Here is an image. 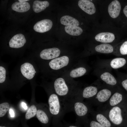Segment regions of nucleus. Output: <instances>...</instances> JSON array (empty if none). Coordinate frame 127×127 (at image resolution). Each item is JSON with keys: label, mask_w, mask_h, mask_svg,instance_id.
<instances>
[{"label": "nucleus", "mask_w": 127, "mask_h": 127, "mask_svg": "<svg viewBox=\"0 0 127 127\" xmlns=\"http://www.w3.org/2000/svg\"><path fill=\"white\" fill-rule=\"evenodd\" d=\"M60 99L56 94L53 93L50 96L48 100L50 113L57 117L58 127L60 124V116L61 115L63 111Z\"/></svg>", "instance_id": "obj_1"}, {"label": "nucleus", "mask_w": 127, "mask_h": 127, "mask_svg": "<svg viewBox=\"0 0 127 127\" xmlns=\"http://www.w3.org/2000/svg\"><path fill=\"white\" fill-rule=\"evenodd\" d=\"M54 87L56 94L60 98H67L69 93V89L63 78L57 79L54 82Z\"/></svg>", "instance_id": "obj_2"}, {"label": "nucleus", "mask_w": 127, "mask_h": 127, "mask_svg": "<svg viewBox=\"0 0 127 127\" xmlns=\"http://www.w3.org/2000/svg\"><path fill=\"white\" fill-rule=\"evenodd\" d=\"M69 61L68 57L63 56L52 60L49 65L52 69L56 70L60 69L67 65Z\"/></svg>", "instance_id": "obj_3"}, {"label": "nucleus", "mask_w": 127, "mask_h": 127, "mask_svg": "<svg viewBox=\"0 0 127 127\" xmlns=\"http://www.w3.org/2000/svg\"><path fill=\"white\" fill-rule=\"evenodd\" d=\"M109 117L110 121L114 124L118 125L121 124L123 118L121 108L118 106L113 107L109 112Z\"/></svg>", "instance_id": "obj_4"}, {"label": "nucleus", "mask_w": 127, "mask_h": 127, "mask_svg": "<svg viewBox=\"0 0 127 127\" xmlns=\"http://www.w3.org/2000/svg\"><path fill=\"white\" fill-rule=\"evenodd\" d=\"M52 26V22L50 20L45 19L37 22L34 25L33 28L36 32L43 33L49 30Z\"/></svg>", "instance_id": "obj_5"}, {"label": "nucleus", "mask_w": 127, "mask_h": 127, "mask_svg": "<svg viewBox=\"0 0 127 127\" xmlns=\"http://www.w3.org/2000/svg\"><path fill=\"white\" fill-rule=\"evenodd\" d=\"M60 53V50L59 48H53L43 50L40 52V56L43 59L49 60L58 57Z\"/></svg>", "instance_id": "obj_6"}, {"label": "nucleus", "mask_w": 127, "mask_h": 127, "mask_svg": "<svg viewBox=\"0 0 127 127\" xmlns=\"http://www.w3.org/2000/svg\"><path fill=\"white\" fill-rule=\"evenodd\" d=\"M74 101L72 107L77 116L81 117L86 115L88 111V108L86 105L77 99Z\"/></svg>", "instance_id": "obj_7"}, {"label": "nucleus", "mask_w": 127, "mask_h": 127, "mask_svg": "<svg viewBox=\"0 0 127 127\" xmlns=\"http://www.w3.org/2000/svg\"><path fill=\"white\" fill-rule=\"evenodd\" d=\"M26 40L24 35L18 34L14 35L10 40L9 42L10 47L18 48L23 46L25 43Z\"/></svg>", "instance_id": "obj_8"}, {"label": "nucleus", "mask_w": 127, "mask_h": 127, "mask_svg": "<svg viewBox=\"0 0 127 127\" xmlns=\"http://www.w3.org/2000/svg\"><path fill=\"white\" fill-rule=\"evenodd\" d=\"M20 71L23 75L29 79L33 78L36 72L33 65L28 63H25L21 65Z\"/></svg>", "instance_id": "obj_9"}, {"label": "nucleus", "mask_w": 127, "mask_h": 127, "mask_svg": "<svg viewBox=\"0 0 127 127\" xmlns=\"http://www.w3.org/2000/svg\"><path fill=\"white\" fill-rule=\"evenodd\" d=\"M121 9V6L118 0L112 1L109 4L108 11L109 15L113 18H117L119 15Z\"/></svg>", "instance_id": "obj_10"}, {"label": "nucleus", "mask_w": 127, "mask_h": 127, "mask_svg": "<svg viewBox=\"0 0 127 127\" xmlns=\"http://www.w3.org/2000/svg\"><path fill=\"white\" fill-rule=\"evenodd\" d=\"M78 5L81 9L88 14L92 15L95 12L96 8L94 4L89 0H79Z\"/></svg>", "instance_id": "obj_11"}, {"label": "nucleus", "mask_w": 127, "mask_h": 127, "mask_svg": "<svg viewBox=\"0 0 127 127\" xmlns=\"http://www.w3.org/2000/svg\"><path fill=\"white\" fill-rule=\"evenodd\" d=\"M115 38L114 35L112 33L109 32L99 33L95 37V40L97 41L105 43H111Z\"/></svg>", "instance_id": "obj_12"}, {"label": "nucleus", "mask_w": 127, "mask_h": 127, "mask_svg": "<svg viewBox=\"0 0 127 127\" xmlns=\"http://www.w3.org/2000/svg\"><path fill=\"white\" fill-rule=\"evenodd\" d=\"M12 9L16 12H23L28 11L30 8L29 4L26 2H15L12 5Z\"/></svg>", "instance_id": "obj_13"}, {"label": "nucleus", "mask_w": 127, "mask_h": 127, "mask_svg": "<svg viewBox=\"0 0 127 127\" xmlns=\"http://www.w3.org/2000/svg\"><path fill=\"white\" fill-rule=\"evenodd\" d=\"M49 5V3L47 1L35 0L33 2V9L35 12L39 13L44 10Z\"/></svg>", "instance_id": "obj_14"}, {"label": "nucleus", "mask_w": 127, "mask_h": 127, "mask_svg": "<svg viewBox=\"0 0 127 127\" xmlns=\"http://www.w3.org/2000/svg\"><path fill=\"white\" fill-rule=\"evenodd\" d=\"M61 24L66 26H78L79 25V21L76 19L70 16L66 15L63 16L60 18Z\"/></svg>", "instance_id": "obj_15"}, {"label": "nucleus", "mask_w": 127, "mask_h": 127, "mask_svg": "<svg viewBox=\"0 0 127 127\" xmlns=\"http://www.w3.org/2000/svg\"><path fill=\"white\" fill-rule=\"evenodd\" d=\"M95 49L96 52L105 54L111 53L113 51V46L107 43H104L98 45L95 47Z\"/></svg>", "instance_id": "obj_16"}, {"label": "nucleus", "mask_w": 127, "mask_h": 127, "mask_svg": "<svg viewBox=\"0 0 127 127\" xmlns=\"http://www.w3.org/2000/svg\"><path fill=\"white\" fill-rule=\"evenodd\" d=\"M111 92L107 89H104L100 90L97 94L96 98L98 101L101 102L107 101L110 97Z\"/></svg>", "instance_id": "obj_17"}, {"label": "nucleus", "mask_w": 127, "mask_h": 127, "mask_svg": "<svg viewBox=\"0 0 127 127\" xmlns=\"http://www.w3.org/2000/svg\"><path fill=\"white\" fill-rule=\"evenodd\" d=\"M66 32L72 36H78L80 35L83 30L79 27L75 26H66L64 28Z\"/></svg>", "instance_id": "obj_18"}, {"label": "nucleus", "mask_w": 127, "mask_h": 127, "mask_svg": "<svg viewBox=\"0 0 127 127\" xmlns=\"http://www.w3.org/2000/svg\"><path fill=\"white\" fill-rule=\"evenodd\" d=\"M97 92V88L93 86H89L85 88L82 93V96L85 98L91 97L96 94Z\"/></svg>", "instance_id": "obj_19"}, {"label": "nucleus", "mask_w": 127, "mask_h": 127, "mask_svg": "<svg viewBox=\"0 0 127 127\" xmlns=\"http://www.w3.org/2000/svg\"><path fill=\"white\" fill-rule=\"evenodd\" d=\"M100 77L102 80L108 84L114 85L117 83V81L115 78L109 72L104 73L101 75Z\"/></svg>", "instance_id": "obj_20"}, {"label": "nucleus", "mask_w": 127, "mask_h": 127, "mask_svg": "<svg viewBox=\"0 0 127 127\" xmlns=\"http://www.w3.org/2000/svg\"><path fill=\"white\" fill-rule=\"evenodd\" d=\"M126 63V61L124 58H117L111 60L110 65L112 68L116 69L123 67L125 64Z\"/></svg>", "instance_id": "obj_21"}, {"label": "nucleus", "mask_w": 127, "mask_h": 127, "mask_svg": "<svg viewBox=\"0 0 127 127\" xmlns=\"http://www.w3.org/2000/svg\"><path fill=\"white\" fill-rule=\"evenodd\" d=\"M86 72V70L85 68L80 67L72 70L70 72V75L72 78H77L83 75Z\"/></svg>", "instance_id": "obj_22"}, {"label": "nucleus", "mask_w": 127, "mask_h": 127, "mask_svg": "<svg viewBox=\"0 0 127 127\" xmlns=\"http://www.w3.org/2000/svg\"><path fill=\"white\" fill-rule=\"evenodd\" d=\"M38 119L42 123L47 124L49 122L48 117L46 113L43 110L39 109L37 110L36 114Z\"/></svg>", "instance_id": "obj_23"}, {"label": "nucleus", "mask_w": 127, "mask_h": 127, "mask_svg": "<svg viewBox=\"0 0 127 127\" xmlns=\"http://www.w3.org/2000/svg\"><path fill=\"white\" fill-rule=\"evenodd\" d=\"M122 95L121 94L116 92L111 97L109 101L110 104L111 106H113L117 105L122 101Z\"/></svg>", "instance_id": "obj_24"}, {"label": "nucleus", "mask_w": 127, "mask_h": 127, "mask_svg": "<svg viewBox=\"0 0 127 127\" xmlns=\"http://www.w3.org/2000/svg\"><path fill=\"white\" fill-rule=\"evenodd\" d=\"M96 119L99 123L105 127H111V124L110 122L103 115L98 114L96 115Z\"/></svg>", "instance_id": "obj_25"}, {"label": "nucleus", "mask_w": 127, "mask_h": 127, "mask_svg": "<svg viewBox=\"0 0 127 127\" xmlns=\"http://www.w3.org/2000/svg\"><path fill=\"white\" fill-rule=\"evenodd\" d=\"M37 108L34 105L31 106L28 109L25 115V118L28 119L34 117L36 114Z\"/></svg>", "instance_id": "obj_26"}, {"label": "nucleus", "mask_w": 127, "mask_h": 127, "mask_svg": "<svg viewBox=\"0 0 127 127\" xmlns=\"http://www.w3.org/2000/svg\"><path fill=\"white\" fill-rule=\"evenodd\" d=\"M9 105L7 102L3 103L0 104V117L4 116L9 109Z\"/></svg>", "instance_id": "obj_27"}, {"label": "nucleus", "mask_w": 127, "mask_h": 127, "mask_svg": "<svg viewBox=\"0 0 127 127\" xmlns=\"http://www.w3.org/2000/svg\"><path fill=\"white\" fill-rule=\"evenodd\" d=\"M6 70L5 68L2 66L0 67V83L4 82L6 79Z\"/></svg>", "instance_id": "obj_28"}, {"label": "nucleus", "mask_w": 127, "mask_h": 127, "mask_svg": "<svg viewBox=\"0 0 127 127\" xmlns=\"http://www.w3.org/2000/svg\"><path fill=\"white\" fill-rule=\"evenodd\" d=\"M120 52L122 55H127V41L124 42L121 45Z\"/></svg>", "instance_id": "obj_29"}, {"label": "nucleus", "mask_w": 127, "mask_h": 127, "mask_svg": "<svg viewBox=\"0 0 127 127\" xmlns=\"http://www.w3.org/2000/svg\"><path fill=\"white\" fill-rule=\"evenodd\" d=\"M90 127H105L99 122L94 121H91L90 123Z\"/></svg>", "instance_id": "obj_30"}, {"label": "nucleus", "mask_w": 127, "mask_h": 127, "mask_svg": "<svg viewBox=\"0 0 127 127\" xmlns=\"http://www.w3.org/2000/svg\"><path fill=\"white\" fill-rule=\"evenodd\" d=\"M122 84L123 87L127 91V79L123 81Z\"/></svg>", "instance_id": "obj_31"}, {"label": "nucleus", "mask_w": 127, "mask_h": 127, "mask_svg": "<svg viewBox=\"0 0 127 127\" xmlns=\"http://www.w3.org/2000/svg\"><path fill=\"white\" fill-rule=\"evenodd\" d=\"M80 127L77 125L73 124L66 125L64 126L60 125L59 127Z\"/></svg>", "instance_id": "obj_32"}, {"label": "nucleus", "mask_w": 127, "mask_h": 127, "mask_svg": "<svg viewBox=\"0 0 127 127\" xmlns=\"http://www.w3.org/2000/svg\"><path fill=\"white\" fill-rule=\"evenodd\" d=\"M9 113L11 117H14L15 116V113L13 110L10 108L9 111Z\"/></svg>", "instance_id": "obj_33"}, {"label": "nucleus", "mask_w": 127, "mask_h": 127, "mask_svg": "<svg viewBox=\"0 0 127 127\" xmlns=\"http://www.w3.org/2000/svg\"><path fill=\"white\" fill-rule=\"evenodd\" d=\"M123 11L124 14L127 18V5H126L124 7L123 9Z\"/></svg>", "instance_id": "obj_34"}, {"label": "nucleus", "mask_w": 127, "mask_h": 127, "mask_svg": "<svg viewBox=\"0 0 127 127\" xmlns=\"http://www.w3.org/2000/svg\"><path fill=\"white\" fill-rule=\"evenodd\" d=\"M21 105L22 107L25 110H26L28 108L26 103L24 102H22L21 103Z\"/></svg>", "instance_id": "obj_35"}, {"label": "nucleus", "mask_w": 127, "mask_h": 127, "mask_svg": "<svg viewBox=\"0 0 127 127\" xmlns=\"http://www.w3.org/2000/svg\"><path fill=\"white\" fill-rule=\"evenodd\" d=\"M29 0H19L18 1L20 2H26V1H29Z\"/></svg>", "instance_id": "obj_36"}, {"label": "nucleus", "mask_w": 127, "mask_h": 127, "mask_svg": "<svg viewBox=\"0 0 127 127\" xmlns=\"http://www.w3.org/2000/svg\"><path fill=\"white\" fill-rule=\"evenodd\" d=\"M0 127H2V126H0Z\"/></svg>", "instance_id": "obj_37"}]
</instances>
